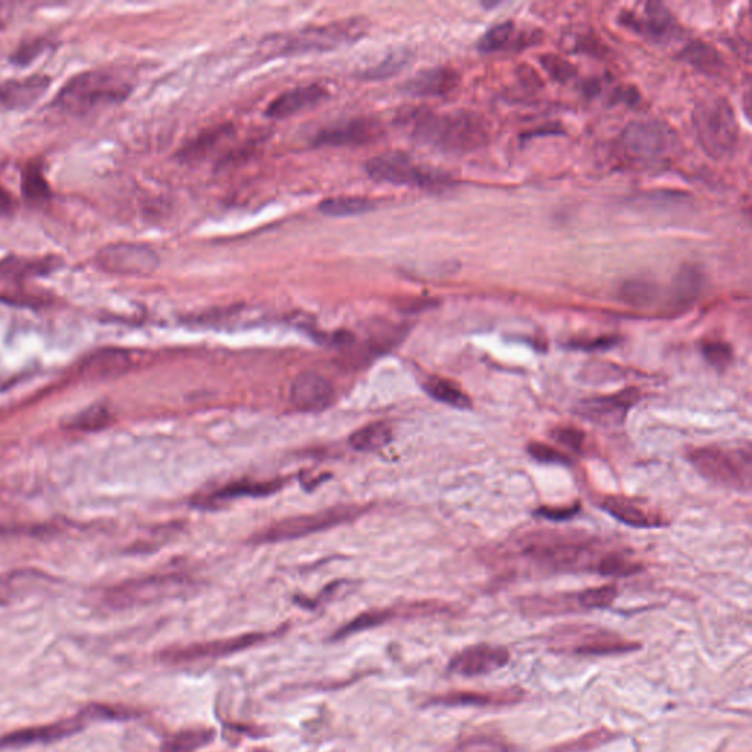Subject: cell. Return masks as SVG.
Instances as JSON below:
<instances>
[{
	"mask_svg": "<svg viewBox=\"0 0 752 752\" xmlns=\"http://www.w3.org/2000/svg\"><path fill=\"white\" fill-rule=\"evenodd\" d=\"M412 134L416 140L444 153H470L490 141V128L484 117L475 112L432 114L422 112L413 117Z\"/></svg>",
	"mask_w": 752,
	"mask_h": 752,
	"instance_id": "obj_1",
	"label": "cell"
},
{
	"mask_svg": "<svg viewBox=\"0 0 752 752\" xmlns=\"http://www.w3.org/2000/svg\"><path fill=\"white\" fill-rule=\"evenodd\" d=\"M130 93L131 84L118 72L83 71L62 86L50 106L62 114L84 117L97 109L124 102Z\"/></svg>",
	"mask_w": 752,
	"mask_h": 752,
	"instance_id": "obj_2",
	"label": "cell"
},
{
	"mask_svg": "<svg viewBox=\"0 0 752 752\" xmlns=\"http://www.w3.org/2000/svg\"><path fill=\"white\" fill-rule=\"evenodd\" d=\"M368 23L362 18L337 21V23L306 27L294 33L277 36L266 42L272 55L296 56L305 53L329 52L341 49L362 39Z\"/></svg>",
	"mask_w": 752,
	"mask_h": 752,
	"instance_id": "obj_3",
	"label": "cell"
},
{
	"mask_svg": "<svg viewBox=\"0 0 752 752\" xmlns=\"http://www.w3.org/2000/svg\"><path fill=\"white\" fill-rule=\"evenodd\" d=\"M695 136L705 153L716 161L728 159L739 143V124L725 97H707L692 114Z\"/></svg>",
	"mask_w": 752,
	"mask_h": 752,
	"instance_id": "obj_4",
	"label": "cell"
},
{
	"mask_svg": "<svg viewBox=\"0 0 752 752\" xmlns=\"http://www.w3.org/2000/svg\"><path fill=\"white\" fill-rule=\"evenodd\" d=\"M678 137L661 121H635L623 130L620 147L632 164H660L675 150Z\"/></svg>",
	"mask_w": 752,
	"mask_h": 752,
	"instance_id": "obj_5",
	"label": "cell"
},
{
	"mask_svg": "<svg viewBox=\"0 0 752 752\" xmlns=\"http://www.w3.org/2000/svg\"><path fill=\"white\" fill-rule=\"evenodd\" d=\"M359 507H334V509L322 510L310 515L288 517L281 522L274 523L263 529L255 537L258 544H274V542H284L299 540L307 535L318 534V532L327 531L329 528L349 522L354 517L359 516Z\"/></svg>",
	"mask_w": 752,
	"mask_h": 752,
	"instance_id": "obj_6",
	"label": "cell"
},
{
	"mask_svg": "<svg viewBox=\"0 0 752 752\" xmlns=\"http://www.w3.org/2000/svg\"><path fill=\"white\" fill-rule=\"evenodd\" d=\"M369 178L394 186L435 188L447 183V175L415 164L403 155L378 156L366 162Z\"/></svg>",
	"mask_w": 752,
	"mask_h": 752,
	"instance_id": "obj_7",
	"label": "cell"
},
{
	"mask_svg": "<svg viewBox=\"0 0 752 752\" xmlns=\"http://www.w3.org/2000/svg\"><path fill=\"white\" fill-rule=\"evenodd\" d=\"M90 722H100L97 704L89 705L70 719L6 733L0 736V750H18V748H27L31 745H46L62 741L84 730Z\"/></svg>",
	"mask_w": 752,
	"mask_h": 752,
	"instance_id": "obj_8",
	"label": "cell"
},
{
	"mask_svg": "<svg viewBox=\"0 0 752 752\" xmlns=\"http://www.w3.org/2000/svg\"><path fill=\"white\" fill-rule=\"evenodd\" d=\"M691 462L705 478L728 487H750L751 460L748 453H729L719 448H700L691 454Z\"/></svg>",
	"mask_w": 752,
	"mask_h": 752,
	"instance_id": "obj_9",
	"label": "cell"
},
{
	"mask_svg": "<svg viewBox=\"0 0 752 752\" xmlns=\"http://www.w3.org/2000/svg\"><path fill=\"white\" fill-rule=\"evenodd\" d=\"M94 263L106 274L143 277L158 269L159 256L152 247L139 243H115L102 247Z\"/></svg>",
	"mask_w": 752,
	"mask_h": 752,
	"instance_id": "obj_10",
	"label": "cell"
},
{
	"mask_svg": "<svg viewBox=\"0 0 752 752\" xmlns=\"http://www.w3.org/2000/svg\"><path fill=\"white\" fill-rule=\"evenodd\" d=\"M275 634H278V632H272V634H268V632H253V634L234 636V638L188 645V647L177 648V650L164 651L161 654V658L166 663L172 664L215 660V658L233 656V654L240 653V651L249 650V648L255 647V645L268 641Z\"/></svg>",
	"mask_w": 752,
	"mask_h": 752,
	"instance_id": "obj_11",
	"label": "cell"
},
{
	"mask_svg": "<svg viewBox=\"0 0 752 752\" xmlns=\"http://www.w3.org/2000/svg\"><path fill=\"white\" fill-rule=\"evenodd\" d=\"M620 23L654 43H669L678 37V21L661 3H647L639 12H622Z\"/></svg>",
	"mask_w": 752,
	"mask_h": 752,
	"instance_id": "obj_12",
	"label": "cell"
},
{
	"mask_svg": "<svg viewBox=\"0 0 752 752\" xmlns=\"http://www.w3.org/2000/svg\"><path fill=\"white\" fill-rule=\"evenodd\" d=\"M510 651L501 645L478 644L457 653L448 664V672L475 678L491 675L509 664Z\"/></svg>",
	"mask_w": 752,
	"mask_h": 752,
	"instance_id": "obj_13",
	"label": "cell"
},
{
	"mask_svg": "<svg viewBox=\"0 0 752 752\" xmlns=\"http://www.w3.org/2000/svg\"><path fill=\"white\" fill-rule=\"evenodd\" d=\"M335 400L334 385L319 372L306 371L294 378L290 401L299 412L318 413L329 409Z\"/></svg>",
	"mask_w": 752,
	"mask_h": 752,
	"instance_id": "obj_14",
	"label": "cell"
},
{
	"mask_svg": "<svg viewBox=\"0 0 752 752\" xmlns=\"http://www.w3.org/2000/svg\"><path fill=\"white\" fill-rule=\"evenodd\" d=\"M52 86V77L33 74L0 81V112H23L33 108Z\"/></svg>",
	"mask_w": 752,
	"mask_h": 752,
	"instance_id": "obj_15",
	"label": "cell"
},
{
	"mask_svg": "<svg viewBox=\"0 0 752 752\" xmlns=\"http://www.w3.org/2000/svg\"><path fill=\"white\" fill-rule=\"evenodd\" d=\"M639 648L641 645L636 642L620 638L619 635L603 629H587L579 632L575 638H570L567 644L560 645V650L570 651L578 656H617L632 653Z\"/></svg>",
	"mask_w": 752,
	"mask_h": 752,
	"instance_id": "obj_16",
	"label": "cell"
},
{
	"mask_svg": "<svg viewBox=\"0 0 752 752\" xmlns=\"http://www.w3.org/2000/svg\"><path fill=\"white\" fill-rule=\"evenodd\" d=\"M382 136L378 121L369 118L353 119L332 128H325L315 139L316 146L352 147L374 143Z\"/></svg>",
	"mask_w": 752,
	"mask_h": 752,
	"instance_id": "obj_17",
	"label": "cell"
},
{
	"mask_svg": "<svg viewBox=\"0 0 752 752\" xmlns=\"http://www.w3.org/2000/svg\"><path fill=\"white\" fill-rule=\"evenodd\" d=\"M526 697L520 686L494 689V691H454L432 698L431 703L444 707H506L519 704Z\"/></svg>",
	"mask_w": 752,
	"mask_h": 752,
	"instance_id": "obj_18",
	"label": "cell"
},
{
	"mask_svg": "<svg viewBox=\"0 0 752 752\" xmlns=\"http://www.w3.org/2000/svg\"><path fill=\"white\" fill-rule=\"evenodd\" d=\"M133 352L118 347H106L86 357L80 372L87 379H112L127 374L136 366Z\"/></svg>",
	"mask_w": 752,
	"mask_h": 752,
	"instance_id": "obj_19",
	"label": "cell"
},
{
	"mask_svg": "<svg viewBox=\"0 0 752 752\" xmlns=\"http://www.w3.org/2000/svg\"><path fill=\"white\" fill-rule=\"evenodd\" d=\"M639 400V391L635 388L622 391L610 397L587 400L581 404V412L589 421L613 425L622 422L626 412Z\"/></svg>",
	"mask_w": 752,
	"mask_h": 752,
	"instance_id": "obj_20",
	"label": "cell"
},
{
	"mask_svg": "<svg viewBox=\"0 0 752 752\" xmlns=\"http://www.w3.org/2000/svg\"><path fill=\"white\" fill-rule=\"evenodd\" d=\"M459 72L448 67L418 72L404 84V92L419 97H443L459 87Z\"/></svg>",
	"mask_w": 752,
	"mask_h": 752,
	"instance_id": "obj_21",
	"label": "cell"
},
{
	"mask_svg": "<svg viewBox=\"0 0 752 752\" xmlns=\"http://www.w3.org/2000/svg\"><path fill=\"white\" fill-rule=\"evenodd\" d=\"M327 96V90L318 86V84L297 87V89L278 96L266 109V115L274 119L293 117V115L299 114L305 109L318 105Z\"/></svg>",
	"mask_w": 752,
	"mask_h": 752,
	"instance_id": "obj_22",
	"label": "cell"
},
{
	"mask_svg": "<svg viewBox=\"0 0 752 752\" xmlns=\"http://www.w3.org/2000/svg\"><path fill=\"white\" fill-rule=\"evenodd\" d=\"M61 266L59 258H21V256H8L0 260V277L12 284L24 287V282L31 278L45 277Z\"/></svg>",
	"mask_w": 752,
	"mask_h": 752,
	"instance_id": "obj_23",
	"label": "cell"
},
{
	"mask_svg": "<svg viewBox=\"0 0 752 752\" xmlns=\"http://www.w3.org/2000/svg\"><path fill=\"white\" fill-rule=\"evenodd\" d=\"M181 584V579L174 576H153V578L143 579V581L131 582V584L122 585L115 591L114 598L117 606H131L139 601L153 600L161 597L162 594L172 591Z\"/></svg>",
	"mask_w": 752,
	"mask_h": 752,
	"instance_id": "obj_24",
	"label": "cell"
},
{
	"mask_svg": "<svg viewBox=\"0 0 752 752\" xmlns=\"http://www.w3.org/2000/svg\"><path fill=\"white\" fill-rule=\"evenodd\" d=\"M21 193L30 205H45L53 196L52 186L47 181L45 168L39 159L27 162L21 171Z\"/></svg>",
	"mask_w": 752,
	"mask_h": 752,
	"instance_id": "obj_25",
	"label": "cell"
},
{
	"mask_svg": "<svg viewBox=\"0 0 752 752\" xmlns=\"http://www.w3.org/2000/svg\"><path fill=\"white\" fill-rule=\"evenodd\" d=\"M282 482H252V481H238L234 484L225 485L221 490L215 491V493L209 495L208 500H203V503L218 504L222 501L234 500V498L240 497H266L280 491Z\"/></svg>",
	"mask_w": 752,
	"mask_h": 752,
	"instance_id": "obj_26",
	"label": "cell"
},
{
	"mask_svg": "<svg viewBox=\"0 0 752 752\" xmlns=\"http://www.w3.org/2000/svg\"><path fill=\"white\" fill-rule=\"evenodd\" d=\"M393 440L391 426L385 422L369 423L350 435V446L360 453H372L387 447Z\"/></svg>",
	"mask_w": 752,
	"mask_h": 752,
	"instance_id": "obj_27",
	"label": "cell"
},
{
	"mask_svg": "<svg viewBox=\"0 0 752 752\" xmlns=\"http://www.w3.org/2000/svg\"><path fill=\"white\" fill-rule=\"evenodd\" d=\"M681 58L691 67L707 74H717L725 65L720 53L713 46L703 42H692L686 45L682 50Z\"/></svg>",
	"mask_w": 752,
	"mask_h": 752,
	"instance_id": "obj_28",
	"label": "cell"
},
{
	"mask_svg": "<svg viewBox=\"0 0 752 752\" xmlns=\"http://www.w3.org/2000/svg\"><path fill=\"white\" fill-rule=\"evenodd\" d=\"M375 202L366 197H335L327 199L319 205V212L331 218H350L363 215L375 209Z\"/></svg>",
	"mask_w": 752,
	"mask_h": 752,
	"instance_id": "obj_29",
	"label": "cell"
},
{
	"mask_svg": "<svg viewBox=\"0 0 752 752\" xmlns=\"http://www.w3.org/2000/svg\"><path fill=\"white\" fill-rule=\"evenodd\" d=\"M423 388L432 399L451 407H457V409H469L470 404H472L469 397L460 390V387H457L454 382L448 381V379L432 376V378L426 379Z\"/></svg>",
	"mask_w": 752,
	"mask_h": 752,
	"instance_id": "obj_30",
	"label": "cell"
},
{
	"mask_svg": "<svg viewBox=\"0 0 752 752\" xmlns=\"http://www.w3.org/2000/svg\"><path fill=\"white\" fill-rule=\"evenodd\" d=\"M450 752H516V747L500 733H473Z\"/></svg>",
	"mask_w": 752,
	"mask_h": 752,
	"instance_id": "obj_31",
	"label": "cell"
},
{
	"mask_svg": "<svg viewBox=\"0 0 752 752\" xmlns=\"http://www.w3.org/2000/svg\"><path fill=\"white\" fill-rule=\"evenodd\" d=\"M114 422V416L109 412L108 407L103 404H94L87 407L83 412L72 416L68 429L71 431L96 432L108 428Z\"/></svg>",
	"mask_w": 752,
	"mask_h": 752,
	"instance_id": "obj_32",
	"label": "cell"
},
{
	"mask_svg": "<svg viewBox=\"0 0 752 752\" xmlns=\"http://www.w3.org/2000/svg\"><path fill=\"white\" fill-rule=\"evenodd\" d=\"M213 736V730L208 729L181 730L166 739L162 752H194L209 744Z\"/></svg>",
	"mask_w": 752,
	"mask_h": 752,
	"instance_id": "obj_33",
	"label": "cell"
},
{
	"mask_svg": "<svg viewBox=\"0 0 752 752\" xmlns=\"http://www.w3.org/2000/svg\"><path fill=\"white\" fill-rule=\"evenodd\" d=\"M703 285L704 275L694 266H685L676 277L673 294H675V299L678 300L679 305L691 303L692 300L700 296Z\"/></svg>",
	"mask_w": 752,
	"mask_h": 752,
	"instance_id": "obj_34",
	"label": "cell"
},
{
	"mask_svg": "<svg viewBox=\"0 0 752 752\" xmlns=\"http://www.w3.org/2000/svg\"><path fill=\"white\" fill-rule=\"evenodd\" d=\"M604 509L611 516L625 523V525L635 526V528H647V526H651L648 516L639 507H636L634 503H631V501L620 500V498H607L606 503H604Z\"/></svg>",
	"mask_w": 752,
	"mask_h": 752,
	"instance_id": "obj_35",
	"label": "cell"
},
{
	"mask_svg": "<svg viewBox=\"0 0 752 752\" xmlns=\"http://www.w3.org/2000/svg\"><path fill=\"white\" fill-rule=\"evenodd\" d=\"M0 303L20 307H42L47 305V299L0 277Z\"/></svg>",
	"mask_w": 752,
	"mask_h": 752,
	"instance_id": "obj_36",
	"label": "cell"
},
{
	"mask_svg": "<svg viewBox=\"0 0 752 752\" xmlns=\"http://www.w3.org/2000/svg\"><path fill=\"white\" fill-rule=\"evenodd\" d=\"M656 296V285L644 280L628 281L620 290L623 302L636 307L651 305Z\"/></svg>",
	"mask_w": 752,
	"mask_h": 752,
	"instance_id": "obj_37",
	"label": "cell"
},
{
	"mask_svg": "<svg viewBox=\"0 0 752 752\" xmlns=\"http://www.w3.org/2000/svg\"><path fill=\"white\" fill-rule=\"evenodd\" d=\"M513 34H515V24L512 21L494 25L479 40V50L484 53H493L506 49V46L512 42Z\"/></svg>",
	"mask_w": 752,
	"mask_h": 752,
	"instance_id": "obj_38",
	"label": "cell"
},
{
	"mask_svg": "<svg viewBox=\"0 0 752 752\" xmlns=\"http://www.w3.org/2000/svg\"><path fill=\"white\" fill-rule=\"evenodd\" d=\"M52 43L45 37H37V39L25 40L17 47L14 53L11 55V64L17 65V67H28L37 61V58L45 55L47 50L52 49Z\"/></svg>",
	"mask_w": 752,
	"mask_h": 752,
	"instance_id": "obj_39",
	"label": "cell"
},
{
	"mask_svg": "<svg viewBox=\"0 0 752 752\" xmlns=\"http://www.w3.org/2000/svg\"><path fill=\"white\" fill-rule=\"evenodd\" d=\"M388 617H390V614L387 611H371V613L360 614L352 622L338 629L334 634V639L338 641V639L347 638V636H352L357 632L375 628V626L382 625L385 620H388Z\"/></svg>",
	"mask_w": 752,
	"mask_h": 752,
	"instance_id": "obj_40",
	"label": "cell"
},
{
	"mask_svg": "<svg viewBox=\"0 0 752 752\" xmlns=\"http://www.w3.org/2000/svg\"><path fill=\"white\" fill-rule=\"evenodd\" d=\"M617 598V588L614 585H604V587L591 588L581 592L578 595L579 606L584 609H606L611 606Z\"/></svg>",
	"mask_w": 752,
	"mask_h": 752,
	"instance_id": "obj_41",
	"label": "cell"
},
{
	"mask_svg": "<svg viewBox=\"0 0 752 752\" xmlns=\"http://www.w3.org/2000/svg\"><path fill=\"white\" fill-rule=\"evenodd\" d=\"M541 67L544 71L553 78L557 83H567V81L575 78L576 70L575 65L570 64L569 61L563 59L562 56L553 55V53H547V55L540 56Z\"/></svg>",
	"mask_w": 752,
	"mask_h": 752,
	"instance_id": "obj_42",
	"label": "cell"
},
{
	"mask_svg": "<svg viewBox=\"0 0 752 752\" xmlns=\"http://www.w3.org/2000/svg\"><path fill=\"white\" fill-rule=\"evenodd\" d=\"M598 572L606 576H626L635 572V566L626 562L623 557L613 554L601 560L598 564Z\"/></svg>",
	"mask_w": 752,
	"mask_h": 752,
	"instance_id": "obj_43",
	"label": "cell"
},
{
	"mask_svg": "<svg viewBox=\"0 0 752 752\" xmlns=\"http://www.w3.org/2000/svg\"><path fill=\"white\" fill-rule=\"evenodd\" d=\"M704 356L716 368H726L732 359V350L725 343H707L704 346Z\"/></svg>",
	"mask_w": 752,
	"mask_h": 752,
	"instance_id": "obj_44",
	"label": "cell"
},
{
	"mask_svg": "<svg viewBox=\"0 0 752 752\" xmlns=\"http://www.w3.org/2000/svg\"><path fill=\"white\" fill-rule=\"evenodd\" d=\"M225 133H227V131L218 130L215 131V133H208L205 134V136L200 137L199 140H196V143H191L190 146L186 147V150L183 152L184 158H197V156H202L203 153L208 152L212 146H215L216 141H219Z\"/></svg>",
	"mask_w": 752,
	"mask_h": 752,
	"instance_id": "obj_45",
	"label": "cell"
},
{
	"mask_svg": "<svg viewBox=\"0 0 752 752\" xmlns=\"http://www.w3.org/2000/svg\"><path fill=\"white\" fill-rule=\"evenodd\" d=\"M404 64H406V56L400 55V53H394L393 56H390V58L385 59L384 62H381V64L376 65V67L372 68V70H369L368 77L369 78L390 77V75H393V74H396V72H399V70L403 68Z\"/></svg>",
	"mask_w": 752,
	"mask_h": 752,
	"instance_id": "obj_46",
	"label": "cell"
},
{
	"mask_svg": "<svg viewBox=\"0 0 752 752\" xmlns=\"http://www.w3.org/2000/svg\"><path fill=\"white\" fill-rule=\"evenodd\" d=\"M529 453H531V456L534 457L535 460H538V462L541 463L569 462L567 457L563 456L560 451L554 450V448H551L550 446H545V444H531V446H529Z\"/></svg>",
	"mask_w": 752,
	"mask_h": 752,
	"instance_id": "obj_47",
	"label": "cell"
},
{
	"mask_svg": "<svg viewBox=\"0 0 752 752\" xmlns=\"http://www.w3.org/2000/svg\"><path fill=\"white\" fill-rule=\"evenodd\" d=\"M554 438L563 444L564 447L572 448V450H581L582 444H584V434L578 429L564 428L554 432Z\"/></svg>",
	"mask_w": 752,
	"mask_h": 752,
	"instance_id": "obj_48",
	"label": "cell"
},
{
	"mask_svg": "<svg viewBox=\"0 0 752 752\" xmlns=\"http://www.w3.org/2000/svg\"><path fill=\"white\" fill-rule=\"evenodd\" d=\"M15 209H17V200L5 187L0 186V218L11 216Z\"/></svg>",
	"mask_w": 752,
	"mask_h": 752,
	"instance_id": "obj_49",
	"label": "cell"
},
{
	"mask_svg": "<svg viewBox=\"0 0 752 752\" xmlns=\"http://www.w3.org/2000/svg\"><path fill=\"white\" fill-rule=\"evenodd\" d=\"M2 8H3V5H0V28L5 27V21H3V18H2Z\"/></svg>",
	"mask_w": 752,
	"mask_h": 752,
	"instance_id": "obj_50",
	"label": "cell"
},
{
	"mask_svg": "<svg viewBox=\"0 0 752 752\" xmlns=\"http://www.w3.org/2000/svg\"><path fill=\"white\" fill-rule=\"evenodd\" d=\"M255 752H268V751L258 750V751H255Z\"/></svg>",
	"mask_w": 752,
	"mask_h": 752,
	"instance_id": "obj_51",
	"label": "cell"
}]
</instances>
